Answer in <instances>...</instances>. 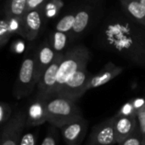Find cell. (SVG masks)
I'll return each mask as SVG.
<instances>
[{
  "label": "cell",
  "instance_id": "obj_1",
  "mask_svg": "<svg viewBox=\"0 0 145 145\" xmlns=\"http://www.w3.org/2000/svg\"><path fill=\"white\" fill-rule=\"evenodd\" d=\"M98 38L103 48L145 67V28L125 14L106 18Z\"/></svg>",
  "mask_w": 145,
  "mask_h": 145
},
{
  "label": "cell",
  "instance_id": "obj_2",
  "mask_svg": "<svg viewBox=\"0 0 145 145\" xmlns=\"http://www.w3.org/2000/svg\"><path fill=\"white\" fill-rule=\"evenodd\" d=\"M89 60L90 51L82 44L74 46L66 50L59 68L54 95H56L63 88L66 82L76 73L82 69L87 68Z\"/></svg>",
  "mask_w": 145,
  "mask_h": 145
},
{
  "label": "cell",
  "instance_id": "obj_3",
  "mask_svg": "<svg viewBox=\"0 0 145 145\" xmlns=\"http://www.w3.org/2000/svg\"><path fill=\"white\" fill-rule=\"evenodd\" d=\"M48 122L58 129L82 116L76 102L54 95L46 100Z\"/></svg>",
  "mask_w": 145,
  "mask_h": 145
},
{
  "label": "cell",
  "instance_id": "obj_4",
  "mask_svg": "<svg viewBox=\"0 0 145 145\" xmlns=\"http://www.w3.org/2000/svg\"><path fill=\"white\" fill-rule=\"evenodd\" d=\"M37 73L36 56H26L20 67L18 77L14 86L13 95L16 99H21L30 96L38 84Z\"/></svg>",
  "mask_w": 145,
  "mask_h": 145
},
{
  "label": "cell",
  "instance_id": "obj_5",
  "mask_svg": "<svg viewBox=\"0 0 145 145\" xmlns=\"http://www.w3.org/2000/svg\"><path fill=\"white\" fill-rule=\"evenodd\" d=\"M91 76L92 74L87 68L78 71L66 82L56 95L76 103V101L88 91V85Z\"/></svg>",
  "mask_w": 145,
  "mask_h": 145
},
{
  "label": "cell",
  "instance_id": "obj_6",
  "mask_svg": "<svg viewBox=\"0 0 145 145\" xmlns=\"http://www.w3.org/2000/svg\"><path fill=\"white\" fill-rule=\"evenodd\" d=\"M64 54H58L55 61L45 70L37 86L36 97L47 100L55 94L58 71Z\"/></svg>",
  "mask_w": 145,
  "mask_h": 145
},
{
  "label": "cell",
  "instance_id": "obj_7",
  "mask_svg": "<svg viewBox=\"0 0 145 145\" xmlns=\"http://www.w3.org/2000/svg\"><path fill=\"white\" fill-rule=\"evenodd\" d=\"M26 127L25 110L17 111L2 129L1 145H19Z\"/></svg>",
  "mask_w": 145,
  "mask_h": 145
},
{
  "label": "cell",
  "instance_id": "obj_8",
  "mask_svg": "<svg viewBox=\"0 0 145 145\" xmlns=\"http://www.w3.org/2000/svg\"><path fill=\"white\" fill-rule=\"evenodd\" d=\"M117 144L115 128L114 116L95 126L85 145H114Z\"/></svg>",
  "mask_w": 145,
  "mask_h": 145
},
{
  "label": "cell",
  "instance_id": "obj_9",
  "mask_svg": "<svg viewBox=\"0 0 145 145\" xmlns=\"http://www.w3.org/2000/svg\"><path fill=\"white\" fill-rule=\"evenodd\" d=\"M88 122L81 116L59 128L62 138L67 145H81L88 132Z\"/></svg>",
  "mask_w": 145,
  "mask_h": 145
},
{
  "label": "cell",
  "instance_id": "obj_10",
  "mask_svg": "<svg viewBox=\"0 0 145 145\" xmlns=\"http://www.w3.org/2000/svg\"><path fill=\"white\" fill-rule=\"evenodd\" d=\"M42 27V15L39 8L25 12L21 21L20 35L29 40L32 41L37 38Z\"/></svg>",
  "mask_w": 145,
  "mask_h": 145
},
{
  "label": "cell",
  "instance_id": "obj_11",
  "mask_svg": "<svg viewBox=\"0 0 145 145\" xmlns=\"http://www.w3.org/2000/svg\"><path fill=\"white\" fill-rule=\"evenodd\" d=\"M26 127H36L48 122L46 100L35 97L25 110Z\"/></svg>",
  "mask_w": 145,
  "mask_h": 145
},
{
  "label": "cell",
  "instance_id": "obj_12",
  "mask_svg": "<svg viewBox=\"0 0 145 145\" xmlns=\"http://www.w3.org/2000/svg\"><path fill=\"white\" fill-rule=\"evenodd\" d=\"M123 71V67L117 66L115 63L109 62L101 68L99 72H98L96 74H92L88 85V91L100 87L109 83L110 81L119 76Z\"/></svg>",
  "mask_w": 145,
  "mask_h": 145
},
{
  "label": "cell",
  "instance_id": "obj_13",
  "mask_svg": "<svg viewBox=\"0 0 145 145\" xmlns=\"http://www.w3.org/2000/svg\"><path fill=\"white\" fill-rule=\"evenodd\" d=\"M114 128L117 144H119L138 131L137 117H128L116 114L114 115Z\"/></svg>",
  "mask_w": 145,
  "mask_h": 145
},
{
  "label": "cell",
  "instance_id": "obj_14",
  "mask_svg": "<svg viewBox=\"0 0 145 145\" xmlns=\"http://www.w3.org/2000/svg\"><path fill=\"white\" fill-rule=\"evenodd\" d=\"M35 56L37 63V73L39 80L45 70L55 61L58 54L54 50L49 42H44L40 45Z\"/></svg>",
  "mask_w": 145,
  "mask_h": 145
},
{
  "label": "cell",
  "instance_id": "obj_15",
  "mask_svg": "<svg viewBox=\"0 0 145 145\" xmlns=\"http://www.w3.org/2000/svg\"><path fill=\"white\" fill-rule=\"evenodd\" d=\"M127 16L145 28V7L140 0H121Z\"/></svg>",
  "mask_w": 145,
  "mask_h": 145
},
{
  "label": "cell",
  "instance_id": "obj_16",
  "mask_svg": "<svg viewBox=\"0 0 145 145\" xmlns=\"http://www.w3.org/2000/svg\"><path fill=\"white\" fill-rule=\"evenodd\" d=\"M91 20V11L89 9H83L76 14V20L71 33L74 36L82 35L88 28Z\"/></svg>",
  "mask_w": 145,
  "mask_h": 145
},
{
  "label": "cell",
  "instance_id": "obj_17",
  "mask_svg": "<svg viewBox=\"0 0 145 145\" xmlns=\"http://www.w3.org/2000/svg\"><path fill=\"white\" fill-rule=\"evenodd\" d=\"M50 45L57 54H65V50L69 44V35L68 33L55 31L51 35Z\"/></svg>",
  "mask_w": 145,
  "mask_h": 145
},
{
  "label": "cell",
  "instance_id": "obj_18",
  "mask_svg": "<svg viewBox=\"0 0 145 145\" xmlns=\"http://www.w3.org/2000/svg\"><path fill=\"white\" fill-rule=\"evenodd\" d=\"M27 0H8L7 15L21 20L26 12Z\"/></svg>",
  "mask_w": 145,
  "mask_h": 145
},
{
  "label": "cell",
  "instance_id": "obj_19",
  "mask_svg": "<svg viewBox=\"0 0 145 145\" xmlns=\"http://www.w3.org/2000/svg\"><path fill=\"white\" fill-rule=\"evenodd\" d=\"M75 20H76V15L69 14L65 15L56 24L55 31L65 32V33L71 32L75 24Z\"/></svg>",
  "mask_w": 145,
  "mask_h": 145
},
{
  "label": "cell",
  "instance_id": "obj_20",
  "mask_svg": "<svg viewBox=\"0 0 145 145\" xmlns=\"http://www.w3.org/2000/svg\"><path fill=\"white\" fill-rule=\"evenodd\" d=\"M12 108L8 103H0V126L3 129L12 118Z\"/></svg>",
  "mask_w": 145,
  "mask_h": 145
},
{
  "label": "cell",
  "instance_id": "obj_21",
  "mask_svg": "<svg viewBox=\"0 0 145 145\" xmlns=\"http://www.w3.org/2000/svg\"><path fill=\"white\" fill-rule=\"evenodd\" d=\"M138 112V111L135 108V106L133 103V100H130V101L127 102L124 105L121 106V108L116 113V115L128 116V117H137Z\"/></svg>",
  "mask_w": 145,
  "mask_h": 145
},
{
  "label": "cell",
  "instance_id": "obj_22",
  "mask_svg": "<svg viewBox=\"0 0 145 145\" xmlns=\"http://www.w3.org/2000/svg\"><path fill=\"white\" fill-rule=\"evenodd\" d=\"M118 145H144V140L138 129V131L134 134H133L131 137H129Z\"/></svg>",
  "mask_w": 145,
  "mask_h": 145
},
{
  "label": "cell",
  "instance_id": "obj_23",
  "mask_svg": "<svg viewBox=\"0 0 145 145\" xmlns=\"http://www.w3.org/2000/svg\"><path fill=\"white\" fill-rule=\"evenodd\" d=\"M55 128L53 126H50L41 145H57V132Z\"/></svg>",
  "mask_w": 145,
  "mask_h": 145
},
{
  "label": "cell",
  "instance_id": "obj_24",
  "mask_svg": "<svg viewBox=\"0 0 145 145\" xmlns=\"http://www.w3.org/2000/svg\"><path fill=\"white\" fill-rule=\"evenodd\" d=\"M137 121L138 125V131L143 136L145 145V107L140 109L137 115Z\"/></svg>",
  "mask_w": 145,
  "mask_h": 145
},
{
  "label": "cell",
  "instance_id": "obj_25",
  "mask_svg": "<svg viewBox=\"0 0 145 145\" xmlns=\"http://www.w3.org/2000/svg\"><path fill=\"white\" fill-rule=\"evenodd\" d=\"M19 145H37V133L35 132L24 133Z\"/></svg>",
  "mask_w": 145,
  "mask_h": 145
},
{
  "label": "cell",
  "instance_id": "obj_26",
  "mask_svg": "<svg viewBox=\"0 0 145 145\" xmlns=\"http://www.w3.org/2000/svg\"><path fill=\"white\" fill-rule=\"evenodd\" d=\"M43 2H44V0H27L26 12L39 8Z\"/></svg>",
  "mask_w": 145,
  "mask_h": 145
},
{
  "label": "cell",
  "instance_id": "obj_27",
  "mask_svg": "<svg viewBox=\"0 0 145 145\" xmlns=\"http://www.w3.org/2000/svg\"><path fill=\"white\" fill-rule=\"evenodd\" d=\"M140 2L144 4V6L145 7V0H140Z\"/></svg>",
  "mask_w": 145,
  "mask_h": 145
}]
</instances>
